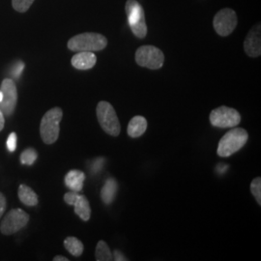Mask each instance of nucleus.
Returning <instances> with one entry per match:
<instances>
[{
  "mask_svg": "<svg viewBox=\"0 0 261 261\" xmlns=\"http://www.w3.org/2000/svg\"><path fill=\"white\" fill-rule=\"evenodd\" d=\"M210 123L217 128H234L241 122V115L235 109L220 107L210 113Z\"/></svg>",
  "mask_w": 261,
  "mask_h": 261,
  "instance_id": "nucleus-7",
  "label": "nucleus"
},
{
  "mask_svg": "<svg viewBox=\"0 0 261 261\" xmlns=\"http://www.w3.org/2000/svg\"><path fill=\"white\" fill-rule=\"evenodd\" d=\"M226 169H227V166L224 165V164H220V165L217 167V170H218L220 173H224Z\"/></svg>",
  "mask_w": 261,
  "mask_h": 261,
  "instance_id": "nucleus-29",
  "label": "nucleus"
},
{
  "mask_svg": "<svg viewBox=\"0 0 261 261\" xmlns=\"http://www.w3.org/2000/svg\"><path fill=\"white\" fill-rule=\"evenodd\" d=\"M0 90L3 94L2 102L0 103V111L4 115L10 116L16 109L18 101V91L17 86L13 80L5 79L3 80Z\"/></svg>",
  "mask_w": 261,
  "mask_h": 261,
  "instance_id": "nucleus-10",
  "label": "nucleus"
},
{
  "mask_svg": "<svg viewBox=\"0 0 261 261\" xmlns=\"http://www.w3.org/2000/svg\"><path fill=\"white\" fill-rule=\"evenodd\" d=\"M147 120L145 117L143 116H135L130 119L128 125V135L130 136V138H140L141 137L145 130H147Z\"/></svg>",
  "mask_w": 261,
  "mask_h": 261,
  "instance_id": "nucleus-14",
  "label": "nucleus"
},
{
  "mask_svg": "<svg viewBox=\"0 0 261 261\" xmlns=\"http://www.w3.org/2000/svg\"><path fill=\"white\" fill-rule=\"evenodd\" d=\"M97 117L102 129L112 137L119 136L121 126L113 107L106 101H101L97 106Z\"/></svg>",
  "mask_w": 261,
  "mask_h": 261,
  "instance_id": "nucleus-5",
  "label": "nucleus"
},
{
  "mask_svg": "<svg viewBox=\"0 0 261 261\" xmlns=\"http://www.w3.org/2000/svg\"><path fill=\"white\" fill-rule=\"evenodd\" d=\"M213 27L220 36H228L237 27V16L235 11L230 8L220 10L213 19Z\"/></svg>",
  "mask_w": 261,
  "mask_h": 261,
  "instance_id": "nucleus-9",
  "label": "nucleus"
},
{
  "mask_svg": "<svg viewBox=\"0 0 261 261\" xmlns=\"http://www.w3.org/2000/svg\"><path fill=\"white\" fill-rule=\"evenodd\" d=\"M63 112L60 108H54L47 111L40 124V135L46 144H53L58 140L60 132V122Z\"/></svg>",
  "mask_w": 261,
  "mask_h": 261,
  "instance_id": "nucleus-3",
  "label": "nucleus"
},
{
  "mask_svg": "<svg viewBox=\"0 0 261 261\" xmlns=\"http://www.w3.org/2000/svg\"><path fill=\"white\" fill-rule=\"evenodd\" d=\"M125 12L133 34L139 39L145 38L147 34V24L142 6L137 0H127Z\"/></svg>",
  "mask_w": 261,
  "mask_h": 261,
  "instance_id": "nucleus-4",
  "label": "nucleus"
},
{
  "mask_svg": "<svg viewBox=\"0 0 261 261\" xmlns=\"http://www.w3.org/2000/svg\"><path fill=\"white\" fill-rule=\"evenodd\" d=\"M2 99H3V94H2V91L0 90V103L2 102Z\"/></svg>",
  "mask_w": 261,
  "mask_h": 261,
  "instance_id": "nucleus-31",
  "label": "nucleus"
},
{
  "mask_svg": "<svg viewBox=\"0 0 261 261\" xmlns=\"http://www.w3.org/2000/svg\"><path fill=\"white\" fill-rule=\"evenodd\" d=\"M23 69H24V64H23L22 62H18V63L15 65V67H14L12 74H13V75H14L15 77H19Z\"/></svg>",
  "mask_w": 261,
  "mask_h": 261,
  "instance_id": "nucleus-25",
  "label": "nucleus"
},
{
  "mask_svg": "<svg viewBox=\"0 0 261 261\" xmlns=\"http://www.w3.org/2000/svg\"><path fill=\"white\" fill-rule=\"evenodd\" d=\"M136 62L140 67H145L150 70H158L164 65L165 56L158 47L142 46L136 51Z\"/></svg>",
  "mask_w": 261,
  "mask_h": 261,
  "instance_id": "nucleus-6",
  "label": "nucleus"
},
{
  "mask_svg": "<svg viewBox=\"0 0 261 261\" xmlns=\"http://www.w3.org/2000/svg\"><path fill=\"white\" fill-rule=\"evenodd\" d=\"M85 174L82 170H70L65 176V185L73 192H81L84 188Z\"/></svg>",
  "mask_w": 261,
  "mask_h": 261,
  "instance_id": "nucleus-13",
  "label": "nucleus"
},
{
  "mask_svg": "<svg viewBox=\"0 0 261 261\" xmlns=\"http://www.w3.org/2000/svg\"><path fill=\"white\" fill-rule=\"evenodd\" d=\"M97 62V56L92 51H79L72 57L71 63L77 70L92 69Z\"/></svg>",
  "mask_w": 261,
  "mask_h": 261,
  "instance_id": "nucleus-12",
  "label": "nucleus"
},
{
  "mask_svg": "<svg viewBox=\"0 0 261 261\" xmlns=\"http://www.w3.org/2000/svg\"><path fill=\"white\" fill-rule=\"evenodd\" d=\"M4 125H5V118H4V114H3V112L0 111V132L3 130V128H4Z\"/></svg>",
  "mask_w": 261,
  "mask_h": 261,
  "instance_id": "nucleus-28",
  "label": "nucleus"
},
{
  "mask_svg": "<svg viewBox=\"0 0 261 261\" xmlns=\"http://www.w3.org/2000/svg\"><path fill=\"white\" fill-rule=\"evenodd\" d=\"M103 163H105V159L98 158L94 161L93 165H92V172L97 173L98 171H100L103 168Z\"/></svg>",
  "mask_w": 261,
  "mask_h": 261,
  "instance_id": "nucleus-24",
  "label": "nucleus"
},
{
  "mask_svg": "<svg viewBox=\"0 0 261 261\" xmlns=\"http://www.w3.org/2000/svg\"><path fill=\"white\" fill-rule=\"evenodd\" d=\"M33 2L34 0H12L13 8L19 13L27 12L31 7Z\"/></svg>",
  "mask_w": 261,
  "mask_h": 261,
  "instance_id": "nucleus-21",
  "label": "nucleus"
},
{
  "mask_svg": "<svg viewBox=\"0 0 261 261\" xmlns=\"http://www.w3.org/2000/svg\"><path fill=\"white\" fill-rule=\"evenodd\" d=\"M17 135L16 133H11L8 139H7V148L10 152H14L17 148Z\"/></svg>",
  "mask_w": 261,
  "mask_h": 261,
  "instance_id": "nucleus-23",
  "label": "nucleus"
},
{
  "mask_svg": "<svg viewBox=\"0 0 261 261\" xmlns=\"http://www.w3.org/2000/svg\"><path fill=\"white\" fill-rule=\"evenodd\" d=\"M73 205L75 207V213L83 221L87 222L91 216V208L88 199L83 195H79L75 197Z\"/></svg>",
  "mask_w": 261,
  "mask_h": 261,
  "instance_id": "nucleus-15",
  "label": "nucleus"
},
{
  "mask_svg": "<svg viewBox=\"0 0 261 261\" xmlns=\"http://www.w3.org/2000/svg\"><path fill=\"white\" fill-rule=\"evenodd\" d=\"M6 207H7L6 197L2 193H0V219H1L2 215L4 214V212L6 210Z\"/></svg>",
  "mask_w": 261,
  "mask_h": 261,
  "instance_id": "nucleus-26",
  "label": "nucleus"
},
{
  "mask_svg": "<svg viewBox=\"0 0 261 261\" xmlns=\"http://www.w3.org/2000/svg\"><path fill=\"white\" fill-rule=\"evenodd\" d=\"M260 24H256L248 33L244 42L246 54L251 57H258L261 55Z\"/></svg>",
  "mask_w": 261,
  "mask_h": 261,
  "instance_id": "nucleus-11",
  "label": "nucleus"
},
{
  "mask_svg": "<svg viewBox=\"0 0 261 261\" xmlns=\"http://www.w3.org/2000/svg\"><path fill=\"white\" fill-rule=\"evenodd\" d=\"M112 255H113V260L116 261H125L128 260L127 258H126V256L122 253L120 251H118V250H116V251H114L113 253H112Z\"/></svg>",
  "mask_w": 261,
  "mask_h": 261,
  "instance_id": "nucleus-27",
  "label": "nucleus"
},
{
  "mask_svg": "<svg viewBox=\"0 0 261 261\" xmlns=\"http://www.w3.org/2000/svg\"><path fill=\"white\" fill-rule=\"evenodd\" d=\"M69 259L65 257V256H62V255H56V257H54V261H68Z\"/></svg>",
  "mask_w": 261,
  "mask_h": 261,
  "instance_id": "nucleus-30",
  "label": "nucleus"
},
{
  "mask_svg": "<svg viewBox=\"0 0 261 261\" xmlns=\"http://www.w3.org/2000/svg\"><path fill=\"white\" fill-rule=\"evenodd\" d=\"M64 247L68 252L74 256H81L84 252V244L77 238L70 236L64 240Z\"/></svg>",
  "mask_w": 261,
  "mask_h": 261,
  "instance_id": "nucleus-18",
  "label": "nucleus"
},
{
  "mask_svg": "<svg viewBox=\"0 0 261 261\" xmlns=\"http://www.w3.org/2000/svg\"><path fill=\"white\" fill-rule=\"evenodd\" d=\"M96 260L97 261H112L113 260V255L112 251L107 245V243L101 240L97 244L96 252H95Z\"/></svg>",
  "mask_w": 261,
  "mask_h": 261,
  "instance_id": "nucleus-19",
  "label": "nucleus"
},
{
  "mask_svg": "<svg viewBox=\"0 0 261 261\" xmlns=\"http://www.w3.org/2000/svg\"><path fill=\"white\" fill-rule=\"evenodd\" d=\"M108 46V39L102 34L86 32L71 38L68 48L72 51H99Z\"/></svg>",
  "mask_w": 261,
  "mask_h": 261,
  "instance_id": "nucleus-2",
  "label": "nucleus"
},
{
  "mask_svg": "<svg viewBox=\"0 0 261 261\" xmlns=\"http://www.w3.org/2000/svg\"><path fill=\"white\" fill-rule=\"evenodd\" d=\"M249 140L248 132L242 128H233L228 130L219 141L217 153L220 157H230L237 151L242 149Z\"/></svg>",
  "mask_w": 261,
  "mask_h": 261,
  "instance_id": "nucleus-1",
  "label": "nucleus"
},
{
  "mask_svg": "<svg viewBox=\"0 0 261 261\" xmlns=\"http://www.w3.org/2000/svg\"><path fill=\"white\" fill-rule=\"evenodd\" d=\"M118 184L114 178H109L103 184L101 191V198L106 204H111L115 198Z\"/></svg>",
  "mask_w": 261,
  "mask_h": 261,
  "instance_id": "nucleus-16",
  "label": "nucleus"
},
{
  "mask_svg": "<svg viewBox=\"0 0 261 261\" xmlns=\"http://www.w3.org/2000/svg\"><path fill=\"white\" fill-rule=\"evenodd\" d=\"M38 158V153L34 148H28L20 154V163L22 165L32 166Z\"/></svg>",
  "mask_w": 261,
  "mask_h": 261,
  "instance_id": "nucleus-20",
  "label": "nucleus"
},
{
  "mask_svg": "<svg viewBox=\"0 0 261 261\" xmlns=\"http://www.w3.org/2000/svg\"><path fill=\"white\" fill-rule=\"evenodd\" d=\"M29 222V215L23 210L17 208L11 210L0 224V231L4 235L16 233L22 229Z\"/></svg>",
  "mask_w": 261,
  "mask_h": 261,
  "instance_id": "nucleus-8",
  "label": "nucleus"
},
{
  "mask_svg": "<svg viewBox=\"0 0 261 261\" xmlns=\"http://www.w3.org/2000/svg\"><path fill=\"white\" fill-rule=\"evenodd\" d=\"M19 200L27 206H35L38 204L36 193L27 185H20L19 188Z\"/></svg>",
  "mask_w": 261,
  "mask_h": 261,
  "instance_id": "nucleus-17",
  "label": "nucleus"
},
{
  "mask_svg": "<svg viewBox=\"0 0 261 261\" xmlns=\"http://www.w3.org/2000/svg\"><path fill=\"white\" fill-rule=\"evenodd\" d=\"M252 194L255 197L258 205H261V178L256 177L252 180L251 184Z\"/></svg>",
  "mask_w": 261,
  "mask_h": 261,
  "instance_id": "nucleus-22",
  "label": "nucleus"
}]
</instances>
